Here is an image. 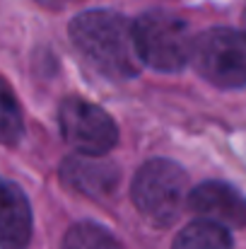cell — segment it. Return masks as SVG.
<instances>
[{"label": "cell", "instance_id": "obj_10", "mask_svg": "<svg viewBox=\"0 0 246 249\" xmlns=\"http://www.w3.org/2000/svg\"><path fill=\"white\" fill-rule=\"evenodd\" d=\"M22 133H24L22 109L17 104L12 87L0 78V143L2 145H17Z\"/></svg>", "mask_w": 246, "mask_h": 249}, {"label": "cell", "instance_id": "obj_1", "mask_svg": "<svg viewBox=\"0 0 246 249\" xmlns=\"http://www.w3.org/2000/svg\"><path fill=\"white\" fill-rule=\"evenodd\" d=\"M70 39L82 58L111 80H131L143 68L135 24L118 12H82L70 22Z\"/></svg>", "mask_w": 246, "mask_h": 249}, {"label": "cell", "instance_id": "obj_8", "mask_svg": "<svg viewBox=\"0 0 246 249\" xmlns=\"http://www.w3.org/2000/svg\"><path fill=\"white\" fill-rule=\"evenodd\" d=\"M61 179L68 189L84 196H106L118 184V169L92 155H73L61 165Z\"/></svg>", "mask_w": 246, "mask_h": 249}, {"label": "cell", "instance_id": "obj_9", "mask_svg": "<svg viewBox=\"0 0 246 249\" xmlns=\"http://www.w3.org/2000/svg\"><path fill=\"white\" fill-rule=\"evenodd\" d=\"M171 249H232V235L217 223L196 220L176 235Z\"/></svg>", "mask_w": 246, "mask_h": 249}, {"label": "cell", "instance_id": "obj_7", "mask_svg": "<svg viewBox=\"0 0 246 249\" xmlns=\"http://www.w3.org/2000/svg\"><path fill=\"white\" fill-rule=\"evenodd\" d=\"M32 240V206L24 191L0 177V249H27Z\"/></svg>", "mask_w": 246, "mask_h": 249}, {"label": "cell", "instance_id": "obj_12", "mask_svg": "<svg viewBox=\"0 0 246 249\" xmlns=\"http://www.w3.org/2000/svg\"><path fill=\"white\" fill-rule=\"evenodd\" d=\"M41 5H51V7H56V5H66V2H75V0H39Z\"/></svg>", "mask_w": 246, "mask_h": 249}, {"label": "cell", "instance_id": "obj_13", "mask_svg": "<svg viewBox=\"0 0 246 249\" xmlns=\"http://www.w3.org/2000/svg\"><path fill=\"white\" fill-rule=\"evenodd\" d=\"M242 24H244V34H246V7H244V12H242Z\"/></svg>", "mask_w": 246, "mask_h": 249}, {"label": "cell", "instance_id": "obj_11", "mask_svg": "<svg viewBox=\"0 0 246 249\" xmlns=\"http://www.w3.org/2000/svg\"><path fill=\"white\" fill-rule=\"evenodd\" d=\"M63 249H121L118 240L97 223H78L68 230Z\"/></svg>", "mask_w": 246, "mask_h": 249}, {"label": "cell", "instance_id": "obj_4", "mask_svg": "<svg viewBox=\"0 0 246 249\" xmlns=\"http://www.w3.org/2000/svg\"><path fill=\"white\" fill-rule=\"evenodd\" d=\"M191 63L205 80L222 89L246 87V34L215 27L196 36Z\"/></svg>", "mask_w": 246, "mask_h": 249}, {"label": "cell", "instance_id": "obj_6", "mask_svg": "<svg viewBox=\"0 0 246 249\" xmlns=\"http://www.w3.org/2000/svg\"><path fill=\"white\" fill-rule=\"evenodd\" d=\"M200 220L217 223L222 228H244L246 225V198L225 181H203L188 194L186 203Z\"/></svg>", "mask_w": 246, "mask_h": 249}, {"label": "cell", "instance_id": "obj_5", "mask_svg": "<svg viewBox=\"0 0 246 249\" xmlns=\"http://www.w3.org/2000/svg\"><path fill=\"white\" fill-rule=\"evenodd\" d=\"M58 126L66 143L73 145L78 155L101 158L118 143L116 121L101 107L80 97H68L61 102Z\"/></svg>", "mask_w": 246, "mask_h": 249}, {"label": "cell", "instance_id": "obj_3", "mask_svg": "<svg viewBox=\"0 0 246 249\" xmlns=\"http://www.w3.org/2000/svg\"><path fill=\"white\" fill-rule=\"evenodd\" d=\"M135 41L143 66L160 73L181 71L193 53V36L188 24L166 10H148L135 22Z\"/></svg>", "mask_w": 246, "mask_h": 249}, {"label": "cell", "instance_id": "obj_2", "mask_svg": "<svg viewBox=\"0 0 246 249\" xmlns=\"http://www.w3.org/2000/svg\"><path fill=\"white\" fill-rule=\"evenodd\" d=\"M188 177L171 160H150L138 169L133 179L135 208L157 228L171 225L183 203H188Z\"/></svg>", "mask_w": 246, "mask_h": 249}]
</instances>
